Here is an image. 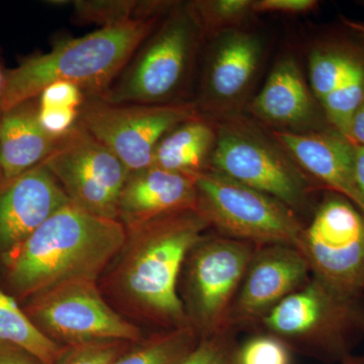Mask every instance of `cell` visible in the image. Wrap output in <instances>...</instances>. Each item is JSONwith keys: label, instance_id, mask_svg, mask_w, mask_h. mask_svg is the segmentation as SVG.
Listing matches in <instances>:
<instances>
[{"label": "cell", "instance_id": "6da1fadb", "mask_svg": "<svg viewBox=\"0 0 364 364\" xmlns=\"http://www.w3.org/2000/svg\"><path fill=\"white\" fill-rule=\"evenodd\" d=\"M127 240L123 223L70 202L2 260L11 287L26 298L71 280L97 279Z\"/></svg>", "mask_w": 364, "mask_h": 364}, {"label": "cell", "instance_id": "7a4b0ae2", "mask_svg": "<svg viewBox=\"0 0 364 364\" xmlns=\"http://www.w3.org/2000/svg\"><path fill=\"white\" fill-rule=\"evenodd\" d=\"M160 18L131 20L57 43L51 51L33 55L6 70L0 111L35 100L58 81L77 85L86 97H100L154 32Z\"/></svg>", "mask_w": 364, "mask_h": 364}, {"label": "cell", "instance_id": "3957f363", "mask_svg": "<svg viewBox=\"0 0 364 364\" xmlns=\"http://www.w3.org/2000/svg\"><path fill=\"white\" fill-rule=\"evenodd\" d=\"M208 228L193 210L128 227L131 249L122 267L124 289L143 311L173 329L191 326L177 291L179 275Z\"/></svg>", "mask_w": 364, "mask_h": 364}, {"label": "cell", "instance_id": "277c9868", "mask_svg": "<svg viewBox=\"0 0 364 364\" xmlns=\"http://www.w3.org/2000/svg\"><path fill=\"white\" fill-rule=\"evenodd\" d=\"M257 328L279 337L293 352L339 364L353 355L364 337V296H344L311 277Z\"/></svg>", "mask_w": 364, "mask_h": 364}, {"label": "cell", "instance_id": "5b68a950", "mask_svg": "<svg viewBox=\"0 0 364 364\" xmlns=\"http://www.w3.org/2000/svg\"><path fill=\"white\" fill-rule=\"evenodd\" d=\"M200 37L186 4L174 6L100 98L114 105L168 104L186 81Z\"/></svg>", "mask_w": 364, "mask_h": 364}, {"label": "cell", "instance_id": "8992f818", "mask_svg": "<svg viewBox=\"0 0 364 364\" xmlns=\"http://www.w3.org/2000/svg\"><path fill=\"white\" fill-rule=\"evenodd\" d=\"M208 163V169L277 198L299 215L311 208V195L318 188L282 148L242 122L215 129Z\"/></svg>", "mask_w": 364, "mask_h": 364}, {"label": "cell", "instance_id": "52a82bcc", "mask_svg": "<svg viewBox=\"0 0 364 364\" xmlns=\"http://www.w3.org/2000/svg\"><path fill=\"white\" fill-rule=\"evenodd\" d=\"M198 212L223 236L296 247L305 225L284 203L207 169L196 176Z\"/></svg>", "mask_w": 364, "mask_h": 364}, {"label": "cell", "instance_id": "ba28073f", "mask_svg": "<svg viewBox=\"0 0 364 364\" xmlns=\"http://www.w3.org/2000/svg\"><path fill=\"white\" fill-rule=\"evenodd\" d=\"M296 247L314 279L344 296H364V215L348 198L328 191Z\"/></svg>", "mask_w": 364, "mask_h": 364}, {"label": "cell", "instance_id": "9c48e42d", "mask_svg": "<svg viewBox=\"0 0 364 364\" xmlns=\"http://www.w3.org/2000/svg\"><path fill=\"white\" fill-rule=\"evenodd\" d=\"M257 248L221 234H205L191 249L186 260V311L200 337L232 329L230 313Z\"/></svg>", "mask_w": 364, "mask_h": 364}, {"label": "cell", "instance_id": "30bf717a", "mask_svg": "<svg viewBox=\"0 0 364 364\" xmlns=\"http://www.w3.org/2000/svg\"><path fill=\"white\" fill-rule=\"evenodd\" d=\"M198 117L189 104L114 105L86 97L78 122L130 172L152 166L158 144L178 124Z\"/></svg>", "mask_w": 364, "mask_h": 364}, {"label": "cell", "instance_id": "8fae6325", "mask_svg": "<svg viewBox=\"0 0 364 364\" xmlns=\"http://www.w3.org/2000/svg\"><path fill=\"white\" fill-rule=\"evenodd\" d=\"M69 200L91 214L119 220V202L130 170L77 123L42 163Z\"/></svg>", "mask_w": 364, "mask_h": 364}, {"label": "cell", "instance_id": "7c38bea8", "mask_svg": "<svg viewBox=\"0 0 364 364\" xmlns=\"http://www.w3.org/2000/svg\"><path fill=\"white\" fill-rule=\"evenodd\" d=\"M95 282L71 280L36 294L26 313L48 337L72 346L139 341V328L105 303Z\"/></svg>", "mask_w": 364, "mask_h": 364}, {"label": "cell", "instance_id": "4fadbf2b", "mask_svg": "<svg viewBox=\"0 0 364 364\" xmlns=\"http://www.w3.org/2000/svg\"><path fill=\"white\" fill-rule=\"evenodd\" d=\"M303 254L291 245L258 246L235 299L229 326L257 327L265 316L310 280Z\"/></svg>", "mask_w": 364, "mask_h": 364}, {"label": "cell", "instance_id": "5bb4252c", "mask_svg": "<svg viewBox=\"0 0 364 364\" xmlns=\"http://www.w3.org/2000/svg\"><path fill=\"white\" fill-rule=\"evenodd\" d=\"M70 203L51 172L40 164L0 179V252L18 247L55 212Z\"/></svg>", "mask_w": 364, "mask_h": 364}, {"label": "cell", "instance_id": "9a60e30c", "mask_svg": "<svg viewBox=\"0 0 364 364\" xmlns=\"http://www.w3.org/2000/svg\"><path fill=\"white\" fill-rule=\"evenodd\" d=\"M274 136L318 188L345 196L363 214L354 178L355 144L333 128L310 133L277 131Z\"/></svg>", "mask_w": 364, "mask_h": 364}, {"label": "cell", "instance_id": "2e32d148", "mask_svg": "<svg viewBox=\"0 0 364 364\" xmlns=\"http://www.w3.org/2000/svg\"><path fill=\"white\" fill-rule=\"evenodd\" d=\"M198 210L196 177L157 166L131 172L119 202V221L135 226L164 215Z\"/></svg>", "mask_w": 364, "mask_h": 364}, {"label": "cell", "instance_id": "e0dca14e", "mask_svg": "<svg viewBox=\"0 0 364 364\" xmlns=\"http://www.w3.org/2000/svg\"><path fill=\"white\" fill-rule=\"evenodd\" d=\"M257 36L223 33L213 46L203 77L202 104L205 111L220 112L243 97L262 56Z\"/></svg>", "mask_w": 364, "mask_h": 364}, {"label": "cell", "instance_id": "ac0fdd59", "mask_svg": "<svg viewBox=\"0 0 364 364\" xmlns=\"http://www.w3.org/2000/svg\"><path fill=\"white\" fill-rule=\"evenodd\" d=\"M58 139L42 128L38 98L2 112L0 119V163L2 178L11 179L42 164Z\"/></svg>", "mask_w": 364, "mask_h": 364}, {"label": "cell", "instance_id": "d6986e66", "mask_svg": "<svg viewBox=\"0 0 364 364\" xmlns=\"http://www.w3.org/2000/svg\"><path fill=\"white\" fill-rule=\"evenodd\" d=\"M314 98L296 61L286 58L273 68L250 111L267 123L301 126L318 119Z\"/></svg>", "mask_w": 364, "mask_h": 364}, {"label": "cell", "instance_id": "ffe728a7", "mask_svg": "<svg viewBox=\"0 0 364 364\" xmlns=\"http://www.w3.org/2000/svg\"><path fill=\"white\" fill-rule=\"evenodd\" d=\"M215 142V127L202 117H193L160 141L152 165L196 177L208 169Z\"/></svg>", "mask_w": 364, "mask_h": 364}, {"label": "cell", "instance_id": "44dd1931", "mask_svg": "<svg viewBox=\"0 0 364 364\" xmlns=\"http://www.w3.org/2000/svg\"><path fill=\"white\" fill-rule=\"evenodd\" d=\"M0 342L31 352L46 364H56L65 349L41 331L16 299L0 289Z\"/></svg>", "mask_w": 364, "mask_h": 364}, {"label": "cell", "instance_id": "7402d4cb", "mask_svg": "<svg viewBox=\"0 0 364 364\" xmlns=\"http://www.w3.org/2000/svg\"><path fill=\"white\" fill-rule=\"evenodd\" d=\"M364 100V49L359 48L346 75L321 109L328 124L342 135L348 134L352 116Z\"/></svg>", "mask_w": 364, "mask_h": 364}, {"label": "cell", "instance_id": "603a6c76", "mask_svg": "<svg viewBox=\"0 0 364 364\" xmlns=\"http://www.w3.org/2000/svg\"><path fill=\"white\" fill-rule=\"evenodd\" d=\"M200 339L191 326L176 328L119 355L112 364H178Z\"/></svg>", "mask_w": 364, "mask_h": 364}, {"label": "cell", "instance_id": "cb8c5ba5", "mask_svg": "<svg viewBox=\"0 0 364 364\" xmlns=\"http://www.w3.org/2000/svg\"><path fill=\"white\" fill-rule=\"evenodd\" d=\"M358 49L353 45H330L311 55V87L320 107L342 82Z\"/></svg>", "mask_w": 364, "mask_h": 364}, {"label": "cell", "instance_id": "d4e9b609", "mask_svg": "<svg viewBox=\"0 0 364 364\" xmlns=\"http://www.w3.org/2000/svg\"><path fill=\"white\" fill-rule=\"evenodd\" d=\"M200 33H210L236 25L254 13L250 0H198L186 4Z\"/></svg>", "mask_w": 364, "mask_h": 364}, {"label": "cell", "instance_id": "484cf974", "mask_svg": "<svg viewBox=\"0 0 364 364\" xmlns=\"http://www.w3.org/2000/svg\"><path fill=\"white\" fill-rule=\"evenodd\" d=\"M138 0H73V18L81 25L102 28L134 20Z\"/></svg>", "mask_w": 364, "mask_h": 364}, {"label": "cell", "instance_id": "4316f807", "mask_svg": "<svg viewBox=\"0 0 364 364\" xmlns=\"http://www.w3.org/2000/svg\"><path fill=\"white\" fill-rule=\"evenodd\" d=\"M291 355L286 342L260 330L239 342L235 364H291Z\"/></svg>", "mask_w": 364, "mask_h": 364}, {"label": "cell", "instance_id": "83f0119b", "mask_svg": "<svg viewBox=\"0 0 364 364\" xmlns=\"http://www.w3.org/2000/svg\"><path fill=\"white\" fill-rule=\"evenodd\" d=\"M236 330L200 337L196 346L178 364H235L238 340Z\"/></svg>", "mask_w": 364, "mask_h": 364}, {"label": "cell", "instance_id": "f1b7e54d", "mask_svg": "<svg viewBox=\"0 0 364 364\" xmlns=\"http://www.w3.org/2000/svg\"><path fill=\"white\" fill-rule=\"evenodd\" d=\"M119 342L76 345L64 352L56 364H112L119 355Z\"/></svg>", "mask_w": 364, "mask_h": 364}, {"label": "cell", "instance_id": "f546056e", "mask_svg": "<svg viewBox=\"0 0 364 364\" xmlns=\"http://www.w3.org/2000/svg\"><path fill=\"white\" fill-rule=\"evenodd\" d=\"M37 98L39 107L80 109L86 97L77 85L66 81H58L47 86Z\"/></svg>", "mask_w": 364, "mask_h": 364}, {"label": "cell", "instance_id": "4dcf8cb0", "mask_svg": "<svg viewBox=\"0 0 364 364\" xmlns=\"http://www.w3.org/2000/svg\"><path fill=\"white\" fill-rule=\"evenodd\" d=\"M38 117L42 128L50 136L61 138L76 126L79 119V109L66 107H39Z\"/></svg>", "mask_w": 364, "mask_h": 364}, {"label": "cell", "instance_id": "1f68e13d", "mask_svg": "<svg viewBox=\"0 0 364 364\" xmlns=\"http://www.w3.org/2000/svg\"><path fill=\"white\" fill-rule=\"evenodd\" d=\"M318 6L315 0H257L253 1L254 13L301 14Z\"/></svg>", "mask_w": 364, "mask_h": 364}, {"label": "cell", "instance_id": "d6a6232c", "mask_svg": "<svg viewBox=\"0 0 364 364\" xmlns=\"http://www.w3.org/2000/svg\"><path fill=\"white\" fill-rule=\"evenodd\" d=\"M0 364H46L31 352L0 342Z\"/></svg>", "mask_w": 364, "mask_h": 364}, {"label": "cell", "instance_id": "836d02e7", "mask_svg": "<svg viewBox=\"0 0 364 364\" xmlns=\"http://www.w3.org/2000/svg\"><path fill=\"white\" fill-rule=\"evenodd\" d=\"M347 138L355 145L364 146V100L352 116Z\"/></svg>", "mask_w": 364, "mask_h": 364}, {"label": "cell", "instance_id": "e575fe53", "mask_svg": "<svg viewBox=\"0 0 364 364\" xmlns=\"http://www.w3.org/2000/svg\"><path fill=\"white\" fill-rule=\"evenodd\" d=\"M354 178H355L356 188H358L359 195L361 196L364 207V146L355 145Z\"/></svg>", "mask_w": 364, "mask_h": 364}, {"label": "cell", "instance_id": "d590c367", "mask_svg": "<svg viewBox=\"0 0 364 364\" xmlns=\"http://www.w3.org/2000/svg\"><path fill=\"white\" fill-rule=\"evenodd\" d=\"M339 364H364V356L352 355Z\"/></svg>", "mask_w": 364, "mask_h": 364}, {"label": "cell", "instance_id": "8d00e7d4", "mask_svg": "<svg viewBox=\"0 0 364 364\" xmlns=\"http://www.w3.org/2000/svg\"><path fill=\"white\" fill-rule=\"evenodd\" d=\"M6 70L4 69V67L0 65V95H1L2 90H4V83H6Z\"/></svg>", "mask_w": 364, "mask_h": 364}, {"label": "cell", "instance_id": "74e56055", "mask_svg": "<svg viewBox=\"0 0 364 364\" xmlns=\"http://www.w3.org/2000/svg\"><path fill=\"white\" fill-rule=\"evenodd\" d=\"M2 112L0 111V119H1ZM2 178V172H1V163H0V179Z\"/></svg>", "mask_w": 364, "mask_h": 364}]
</instances>
